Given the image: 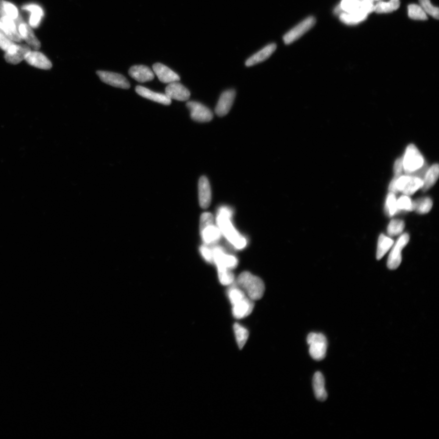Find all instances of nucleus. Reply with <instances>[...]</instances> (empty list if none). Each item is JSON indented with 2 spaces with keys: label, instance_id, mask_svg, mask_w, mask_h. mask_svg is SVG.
<instances>
[{
  "label": "nucleus",
  "instance_id": "79ce46f5",
  "mask_svg": "<svg viewBox=\"0 0 439 439\" xmlns=\"http://www.w3.org/2000/svg\"><path fill=\"white\" fill-rule=\"evenodd\" d=\"M402 170H404V166H402V158H400L394 162V176L399 177L401 176Z\"/></svg>",
  "mask_w": 439,
  "mask_h": 439
},
{
  "label": "nucleus",
  "instance_id": "2eb2a0df",
  "mask_svg": "<svg viewBox=\"0 0 439 439\" xmlns=\"http://www.w3.org/2000/svg\"><path fill=\"white\" fill-rule=\"evenodd\" d=\"M198 198L200 206L202 209H207L210 204L212 193L209 180L204 176L200 178L199 180Z\"/></svg>",
  "mask_w": 439,
  "mask_h": 439
},
{
  "label": "nucleus",
  "instance_id": "f257e3e1",
  "mask_svg": "<svg viewBox=\"0 0 439 439\" xmlns=\"http://www.w3.org/2000/svg\"><path fill=\"white\" fill-rule=\"evenodd\" d=\"M232 211L230 208L222 206L220 208L216 216V224L222 234L236 248L241 250L247 244L246 238L236 230L232 224Z\"/></svg>",
  "mask_w": 439,
  "mask_h": 439
},
{
  "label": "nucleus",
  "instance_id": "393cba45",
  "mask_svg": "<svg viewBox=\"0 0 439 439\" xmlns=\"http://www.w3.org/2000/svg\"><path fill=\"white\" fill-rule=\"evenodd\" d=\"M439 174V166L438 164H434L425 174L424 178V184L422 186V190L424 192L429 190L433 186L436 184L438 178Z\"/></svg>",
  "mask_w": 439,
  "mask_h": 439
},
{
  "label": "nucleus",
  "instance_id": "e433bc0d",
  "mask_svg": "<svg viewBox=\"0 0 439 439\" xmlns=\"http://www.w3.org/2000/svg\"><path fill=\"white\" fill-rule=\"evenodd\" d=\"M220 282L224 286L232 284L234 280V274L228 268H218Z\"/></svg>",
  "mask_w": 439,
  "mask_h": 439
},
{
  "label": "nucleus",
  "instance_id": "4be33fe9",
  "mask_svg": "<svg viewBox=\"0 0 439 439\" xmlns=\"http://www.w3.org/2000/svg\"><path fill=\"white\" fill-rule=\"evenodd\" d=\"M200 232L204 244L207 246L215 244L220 240L222 235L220 230L214 224L200 229Z\"/></svg>",
  "mask_w": 439,
  "mask_h": 439
},
{
  "label": "nucleus",
  "instance_id": "9d476101",
  "mask_svg": "<svg viewBox=\"0 0 439 439\" xmlns=\"http://www.w3.org/2000/svg\"><path fill=\"white\" fill-rule=\"evenodd\" d=\"M232 304V315L237 319L246 318L251 314L254 306V300L250 299L247 296L238 300Z\"/></svg>",
  "mask_w": 439,
  "mask_h": 439
},
{
  "label": "nucleus",
  "instance_id": "c756f323",
  "mask_svg": "<svg viewBox=\"0 0 439 439\" xmlns=\"http://www.w3.org/2000/svg\"><path fill=\"white\" fill-rule=\"evenodd\" d=\"M234 334L236 336V341H237L238 346L240 350L244 348V344H246L249 337V332L246 328L238 324H234Z\"/></svg>",
  "mask_w": 439,
  "mask_h": 439
},
{
  "label": "nucleus",
  "instance_id": "423d86ee",
  "mask_svg": "<svg viewBox=\"0 0 439 439\" xmlns=\"http://www.w3.org/2000/svg\"><path fill=\"white\" fill-rule=\"evenodd\" d=\"M410 241V236L408 233H404L399 238L394 244L388 260V266L390 270H396L401 264L402 260V249L407 246Z\"/></svg>",
  "mask_w": 439,
  "mask_h": 439
},
{
  "label": "nucleus",
  "instance_id": "58836bf2",
  "mask_svg": "<svg viewBox=\"0 0 439 439\" xmlns=\"http://www.w3.org/2000/svg\"><path fill=\"white\" fill-rule=\"evenodd\" d=\"M4 9L6 16L15 20L18 16V11L14 5L8 2L4 1Z\"/></svg>",
  "mask_w": 439,
  "mask_h": 439
},
{
  "label": "nucleus",
  "instance_id": "6e6552de",
  "mask_svg": "<svg viewBox=\"0 0 439 439\" xmlns=\"http://www.w3.org/2000/svg\"><path fill=\"white\" fill-rule=\"evenodd\" d=\"M186 106L190 110V116L193 120L204 123L212 120V111L204 104L192 101L188 102Z\"/></svg>",
  "mask_w": 439,
  "mask_h": 439
},
{
  "label": "nucleus",
  "instance_id": "bb28decb",
  "mask_svg": "<svg viewBox=\"0 0 439 439\" xmlns=\"http://www.w3.org/2000/svg\"><path fill=\"white\" fill-rule=\"evenodd\" d=\"M394 241L391 238L384 234H380L378 241L376 258L378 260H382L387 254L388 250L393 246Z\"/></svg>",
  "mask_w": 439,
  "mask_h": 439
},
{
  "label": "nucleus",
  "instance_id": "4468645a",
  "mask_svg": "<svg viewBox=\"0 0 439 439\" xmlns=\"http://www.w3.org/2000/svg\"><path fill=\"white\" fill-rule=\"evenodd\" d=\"M152 70L160 82L165 84H170L171 82H179L180 80L178 74L162 64H154L152 66Z\"/></svg>",
  "mask_w": 439,
  "mask_h": 439
},
{
  "label": "nucleus",
  "instance_id": "f8f14e48",
  "mask_svg": "<svg viewBox=\"0 0 439 439\" xmlns=\"http://www.w3.org/2000/svg\"><path fill=\"white\" fill-rule=\"evenodd\" d=\"M236 94V91L233 90H228L222 93L216 106V115L224 116L228 114L234 102Z\"/></svg>",
  "mask_w": 439,
  "mask_h": 439
},
{
  "label": "nucleus",
  "instance_id": "5701e85b",
  "mask_svg": "<svg viewBox=\"0 0 439 439\" xmlns=\"http://www.w3.org/2000/svg\"><path fill=\"white\" fill-rule=\"evenodd\" d=\"M324 375L320 372H316L313 378V388L316 398L324 402L326 400L328 394L325 390Z\"/></svg>",
  "mask_w": 439,
  "mask_h": 439
},
{
  "label": "nucleus",
  "instance_id": "aec40b11",
  "mask_svg": "<svg viewBox=\"0 0 439 439\" xmlns=\"http://www.w3.org/2000/svg\"><path fill=\"white\" fill-rule=\"evenodd\" d=\"M18 28L22 38L26 41L28 45L36 50L40 48L41 44L40 41L38 40L34 32H33L32 27L29 24H28L26 22H24L18 25Z\"/></svg>",
  "mask_w": 439,
  "mask_h": 439
},
{
  "label": "nucleus",
  "instance_id": "a878e982",
  "mask_svg": "<svg viewBox=\"0 0 439 439\" xmlns=\"http://www.w3.org/2000/svg\"><path fill=\"white\" fill-rule=\"evenodd\" d=\"M423 184L424 180L420 178L412 176V175H408L406 182L404 190L402 192L404 195L412 196L420 188H421Z\"/></svg>",
  "mask_w": 439,
  "mask_h": 439
},
{
  "label": "nucleus",
  "instance_id": "0eeeda50",
  "mask_svg": "<svg viewBox=\"0 0 439 439\" xmlns=\"http://www.w3.org/2000/svg\"><path fill=\"white\" fill-rule=\"evenodd\" d=\"M214 263L218 268L232 269L238 265V260L234 256L228 254L222 247L214 246L212 248Z\"/></svg>",
  "mask_w": 439,
  "mask_h": 439
},
{
  "label": "nucleus",
  "instance_id": "6ab92c4d",
  "mask_svg": "<svg viewBox=\"0 0 439 439\" xmlns=\"http://www.w3.org/2000/svg\"><path fill=\"white\" fill-rule=\"evenodd\" d=\"M136 93L144 98L152 100L158 104L164 105H170L172 104V100L169 98L166 94L155 92L148 90L143 86H138L136 88Z\"/></svg>",
  "mask_w": 439,
  "mask_h": 439
},
{
  "label": "nucleus",
  "instance_id": "39448f33",
  "mask_svg": "<svg viewBox=\"0 0 439 439\" xmlns=\"http://www.w3.org/2000/svg\"><path fill=\"white\" fill-rule=\"evenodd\" d=\"M316 23V19L314 16H310L296 24L293 28L288 30L283 37V40H284L286 45H290V44L299 40L306 32L312 28Z\"/></svg>",
  "mask_w": 439,
  "mask_h": 439
},
{
  "label": "nucleus",
  "instance_id": "f3484780",
  "mask_svg": "<svg viewBox=\"0 0 439 439\" xmlns=\"http://www.w3.org/2000/svg\"><path fill=\"white\" fill-rule=\"evenodd\" d=\"M128 72L130 76L138 82L144 83L151 82L154 78V72L146 66H132L130 68Z\"/></svg>",
  "mask_w": 439,
  "mask_h": 439
},
{
  "label": "nucleus",
  "instance_id": "a211bd4d",
  "mask_svg": "<svg viewBox=\"0 0 439 439\" xmlns=\"http://www.w3.org/2000/svg\"><path fill=\"white\" fill-rule=\"evenodd\" d=\"M276 47V44L274 43L268 44V45L264 47L263 48L260 50L259 52H256L255 54L252 55L251 57H250L246 60V66H254L268 59L275 52Z\"/></svg>",
  "mask_w": 439,
  "mask_h": 439
},
{
  "label": "nucleus",
  "instance_id": "a19ab883",
  "mask_svg": "<svg viewBox=\"0 0 439 439\" xmlns=\"http://www.w3.org/2000/svg\"><path fill=\"white\" fill-rule=\"evenodd\" d=\"M14 45V43L13 42L12 40H10L4 33L0 32V48L6 52Z\"/></svg>",
  "mask_w": 439,
  "mask_h": 439
},
{
  "label": "nucleus",
  "instance_id": "ddd939ff",
  "mask_svg": "<svg viewBox=\"0 0 439 439\" xmlns=\"http://www.w3.org/2000/svg\"><path fill=\"white\" fill-rule=\"evenodd\" d=\"M166 95L169 98L185 102L190 99V91L185 86L176 82L170 83L166 88Z\"/></svg>",
  "mask_w": 439,
  "mask_h": 439
},
{
  "label": "nucleus",
  "instance_id": "2f4dec72",
  "mask_svg": "<svg viewBox=\"0 0 439 439\" xmlns=\"http://www.w3.org/2000/svg\"><path fill=\"white\" fill-rule=\"evenodd\" d=\"M432 200L429 197H425L414 202V210H416L420 214H425L432 210Z\"/></svg>",
  "mask_w": 439,
  "mask_h": 439
},
{
  "label": "nucleus",
  "instance_id": "c9c22d12",
  "mask_svg": "<svg viewBox=\"0 0 439 439\" xmlns=\"http://www.w3.org/2000/svg\"><path fill=\"white\" fill-rule=\"evenodd\" d=\"M397 209L398 212L400 210L412 211L414 210V202L410 198V196H402L398 200H396Z\"/></svg>",
  "mask_w": 439,
  "mask_h": 439
},
{
  "label": "nucleus",
  "instance_id": "ea45409f",
  "mask_svg": "<svg viewBox=\"0 0 439 439\" xmlns=\"http://www.w3.org/2000/svg\"><path fill=\"white\" fill-rule=\"evenodd\" d=\"M200 252L204 257V259L210 263H214L213 254L212 249L210 248L209 246L207 244H202L200 248Z\"/></svg>",
  "mask_w": 439,
  "mask_h": 439
},
{
  "label": "nucleus",
  "instance_id": "20e7f679",
  "mask_svg": "<svg viewBox=\"0 0 439 439\" xmlns=\"http://www.w3.org/2000/svg\"><path fill=\"white\" fill-rule=\"evenodd\" d=\"M310 346V354L314 360H323L326 356L328 342L326 337L321 333H310L307 338Z\"/></svg>",
  "mask_w": 439,
  "mask_h": 439
},
{
  "label": "nucleus",
  "instance_id": "b1692460",
  "mask_svg": "<svg viewBox=\"0 0 439 439\" xmlns=\"http://www.w3.org/2000/svg\"><path fill=\"white\" fill-rule=\"evenodd\" d=\"M22 10H28L32 12L30 18V26L36 28L40 26L42 18L44 16L43 10L40 6L36 4H28L24 6Z\"/></svg>",
  "mask_w": 439,
  "mask_h": 439
},
{
  "label": "nucleus",
  "instance_id": "a18cd8bd",
  "mask_svg": "<svg viewBox=\"0 0 439 439\" xmlns=\"http://www.w3.org/2000/svg\"><path fill=\"white\" fill-rule=\"evenodd\" d=\"M0 32L4 33V32H2V30L1 29V28H0Z\"/></svg>",
  "mask_w": 439,
  "mask_h": 439
},
{
  "label": "nucleus",
  "instance_id": "c03bdc74",
  "mask_svg": "<svg viewBox=\"0 0 439 439\" xmlns=\"http://www.w3.org/2000/svg\"><path fill=\"white\" fill-rule=\"evenodd\" d=\"M359 1L360 2H362L368 1V0H359Z\"/></svg>",
  "mask_w": 439,
  "mask_h": 439
},
{
  "label": "nucleus",
  "instance_id": "7c9ffc66",
  "mask_svg": "<svg viewBox=\"0 0 439 439\" xmlns=\"http://www.w3.org/2000/svg\"><path fill=\"white\" fill-rule=\"evenodd\" d=\"M400 6V0H390L388 2H380L374 5V11L379 14L390 13L398 10Z\"/></svg>",
  "mask_w": 439,
  "mask_h": 439
},
{
  "label": "nucleus",
  "instance_id": "412c9836",
  "mask_svg": "<svg viewBox=\"0 0 439 439\" xmlns=\"http://www.w3.org/2000/svg\"><path fill=\"white\" fill-rule=\"evenodd\" d=\"M25 60L30 65L44 70H49L52 68L51 61L40 52L30 51Z\"/></svg>",
  "mask_w": 439,
  "mask_h": 439
},
{
  "label": "nucleus",
  "instance_id": "dca6fc26",
  "mask_svg": "<svg viewBox=\"0 0 439 439\" xmlns=\"http://www.w3.org/2000/svg\"><path fill=\"white\" fill-rule=\"evenodd\" d=\"M0 28L4 32V34L6 35L10 40L20 42L23 40V38L18 32L15 24L14 20L10 18L7 16H4L0 18Z\"/></svg>",
  "mask_w": 439,
  "mask_h": 439
},
{
  "label": "nucleus",
  "instance_id": "1a4fd4ad",
  "mask_svg": "<svg viewBox=\"0 0 439 439\" xmlns=\"http://www.w3.org/2000/svg\"><path fill=\"white\" fill-rule=\"evenodd\" d=\"M96 74L102 82L113 87L128 90L130 82L124 75L108 71H97Z\"/></svg>",
  "mask_w": 439,
  "mask_h": 439
},
{
  "label": "nucleus",
  "instance_id": "cd10ccee",
  "mask_svg": "<svg viewBox=\"0 0 439 439\" xmlns=\"http://www.w3.org/2000/svg\"><path fill=\"white\" fill-rule=\"evenodd\" d=\"M340 6L342 10L347 14H364L359 0H342Z\"/></svg>",
  "mask_w": 439,
  "mask_h": 439
},
{
  "label": "nucleus",
  "instance_id": "7ed1b4c3",
  "mask_svg": "<svg viewBox=\"0 0 439 439\" xmlns=\"http://www.w3.org/2000/svg\"><path fill=\"white\" fill-rule=\"evenodd\" d=\"M424 165L423 156L414 144H410L406 150L402 158V166L406 174L413 175Z\"/></svg>",
  "mask_w": 439,
  "mask_h": 439
},
{
  "label": "nucleus",
  "instance_id": "f704fd0d",
  "mask_svg": "<svg viewBox=\"0 0 439 439\" xmlns=\"http://www.w3.org/2000/svg\"><path fill=\"white\" fill-rule=\"evenodd\" d=\"M405 227L404 221L402 220L393 219L388 226V233L390 236L401 234Z\"/></svg>",
  "mask_w": 439,
  "mask_h": 439
},
{
  "label": "nucleus",
  "instance_id": "c85d7f7f",
  "mask_svg": "<svg viewBox=\"0 0 439 439\" xmlns=\"http://www.w3.org/2000/svg\"><path fill=\"white\" fill-rule=\"evenodd\" d=\"M368 14H364L340 13V20L342 23L348 25L358 24L366 20Z\"/></svg>",
  "mask_w": 439,
  "mask_h": 439
},
{
  "label": "nucleus",
  "instance_id": "473e14b6",
  "mask_svg": "<svg viewBox=\"0 0 439 439\" xmlns=\"http://www.w3.org/2000/svg\"><path fill=\"white\" fill-rule=\"evenodd\" d=\"M408 16L413 20H426L428 19L423 8L415 4L408 6Z\"/></svg>",
  "mask_w": 439,
  "mask_h": 439
},
{
  "label": "nucleus",
  "instance_id": "72a5a7b5",
  "mask_svg": "<svg viewBox=\"0 0 439 439\" xmlns=\"http://www.w3.org/2000/svg\"><path fill=\"white\" fill-rule=\"evenodd\" d=\"M385 211L386 214L388 216H392L398 212L397 209L396 196L391 192L388 193L386 198Z\"/></svg>",
  "mask_w": 439,
  "mask_h": 439
},
{
  "label": "nucleus",
  "instance_id": "4c0bfd02",
  "mask_svg": "<svg viewBox=\"0 0 439 439\" xmlns=\"http://www.w3.org/2000/svg\"><path fill=\"white\" fill-rule=\"evenodd\" d=\"M420 2L422 5L423 10L426 11L432 18L438 20L439 18L438 8L433 6L430 2V0H420Z\"/></svg>",
  "mask_w": 439,
  "mask_h": 439
},
{
  "label": "nucleus",
  "instance_id": "9b49d317",
  "mask_svg": "<svg viewBox=\"0 0 439 439\" xmlns=\"http://www.w3.org/2000/svg\"><path fill=\"white\" fill-rule=\"evenodd\" d=\"M30 52L29 46L27 45H14L6 52L4 58L8 63L12 64H18L25 58Z\"/></svg>",
  "mask_w": 439,
  "mask_h": 439
},
{
  "label": "nucleus",
  "instance_id": "37998d69",
  "mask_svg": "<svg viewBox=\"0 0 439 439\" xmlns=\"http://www.w3.org/2000/svg\"><path fill=\"white\" fill-rule=\"evenodd\" d=\"M6 16L4 9V0H0V18Z\"/></svg>",
  "mask_w": 439,
  "mask_h": 439
},
{
  "label": "nucleus",
  "instance_id": "f03ea898",
  "mask_svg": "<svg viewBox=\"0 0 439 439\" xmlns=\"http://www.w3.org/2000/svg\"><path fill=\"white\" fill-rule=\"evenodd\" d=\"M238 284L246 296L254 301L260 300L264 294L265 286L263 280L248 272H244L238 276Z\"/></svg>",
  "mask_w": 439,
  "mask_h": 439
}]
</instances>
